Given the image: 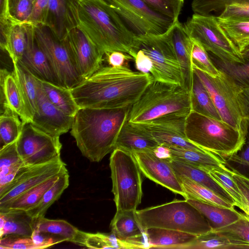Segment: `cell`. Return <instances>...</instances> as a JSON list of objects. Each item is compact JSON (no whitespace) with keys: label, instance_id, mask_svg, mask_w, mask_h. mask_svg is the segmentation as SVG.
Returning <instances> with one entry per match:
<instances>
[{"label":"cell","instance_id":"cell-24","mask_svg":"<svg viewBox=\"0 0 249 249\" xmlns=\"http://www.w3.org/2000/svg\"><path fill=\"white\" fill-rule=\"evenodd\" d=\"M160 144L138 123L127 120L123 125L115 143L114 149L131 154L154 151Z\"/></svg>","mask_w":249,"mask_h":249},{"label":"cell","instance_id":"cell-12","mask_svg":"<svg viewBox=\"0 0 249 249\" xmlns=\"http://www.w3.org/2000/svg\"><path fill=\"white\" fill-rule=\"evenodd\" d=\"M35 37L46 54L58 85L72 89L83 81L77 72L64 40L45 25L35 26Z\"/></svg>","mask_w":249,"mask_h":249},{"label":"cell","instance_id":"cell-38","mask_svg":"<svg viewBox=\"0 0 249 249\" xmlns=\"http://www.w3.org/2000/svg\"><path fill=\"white\" fill-rule=\"evenodd\" d=\"M178 177L186 194L185 199L194 198L224 208L234 207L232 204L221 197L209 188L191 180L185 176Z\"/></svg>","mask_w":249,"mask_h":249},{"label":"cell","instance_id":"cell-6","mask_svg":"<svg viewBox=\"0 0 249 249\" xmlns=\"http://www.w3.org/2000/svg\"><path fill=\"white\" fill-rule=\"evenodd\" d=\"M136 213L145 229L160 228L197 236L212 230L205 217L186 199L137 210Z\"/></svg>","mask_w":249,"mask_h":249},{"label":"cell","instance_id":"cell-41","mask_svg":"<svg viewBox=\"0 0 249 249\" xmlns=\"http://www.w3.org/2000/svg\"><path fill=\"white\" fill-rule=\"evenodd\" d=\"M19 116L6 107H2L0 116V147L16 142L23 127Z\"/></svg>","mask_w":249,"mask_h":249},{"label":"cell","instance_id":"cell-35","mask_svg":"<svg viewBox=\"0 0 249 249\" xmlns=\"http://www.w3.org/2000/svg\"><path fill=\"white\" fill-rule=\"evenodd\" d=\"M13 72L22 89L27 107L33 117L37 109L38 83L36 77L19 61L13 64Z\"/></svg>","mask_w":249,"mask_h":249},{"label":"cell","instance_id":"cell-9","mask_svg":"<svg viewBox=\"0 0 249 249\" xmlns=\"http://www.w3.org/2000/svg\"><path fill=\"white\" fill-rule=\"evenodd\" d=\"M183 26L192 39L199 43L221 62L233 64L246 63L242 53L226 34L216 18L194 13Z\"/></svg>","mask_w":249,"mask_h":249},{"label":"cell","instance_id":"cell-39","mask_svg":"<svg viewBox=\"0 0 249 249\" xmlns=\"http://www.w3.org/2000/svg\"><path fill=\"white\" fill-rule=\"evenodd\" d=\"M68 171L61 174L56 181L44 193L39 201L32 209L26 211L34 219L44 217L48 209L58 200L69 185Z\"/></svg>","mask_w":249,"mask_h":249},{"label":"cell","instance_id":"cell-32","mask_svg":"<svg viewBox=\"0 0 249 249\" xmlns=\"http://www.w3.org/2000/svg\"><path fill=\"white\" fill-rule=\"evenodd\" d=\"M188 249H249V243L229 233L212 230L197 236Z\"/></svg>","mask_w":249,"mask_h":249},{"label":"cell","instance_id":"cell-30","mask_svg":"<svg viewBox=\"0 0 249 249\" xmlns=\"http://www.w3.org/2000/svg\"><path fill=\"white\" fill-rule=\"evenodd\" d=\"M166 146L169 149L171 159L189 163L206 172L213 168L226 167L222 159L212 153L174 146Z\"/></svg>","mask_w":249,"mask_h":249},{"label":"cell","instance_id":"cell-54","mask_svg":"<svg viewBox=\"0 0 249 249\" xmlns=\"http://www.w3.org/2000/svg\"><path fill=\"white\" fill-rule=\"evenodd\" d=\"M106 60L109 66L117 67L124 65L125 61L133 60L132 56L121 51H112L105 53Z\"/></svg>","mask_w":249,"mask_h":249},{"label":"cell","instance_id":"cell-43","mask_svg":"<svg viewBox=\"0 0 249 249\" xmlns=\"http://www.w3.org/2000/svg\"><path fill=\"white\" fill-rule=\"evenodd\" d=\"M35 230L58 236L73 243L79 230L66 220L50 219L45 217L36 219Z\"/></svg>","mask_w":249,"mask_h":249},{"label":"cell","instance_id":"cell-1","mask_svg":"<svg viewBox=\"0 0 249 249\" xmlns=\"http://www.w3.org/2000/svg\"><path fill=\"white\" fill-rule=\"evenodd\" d=\"M153 80L126 65L102 66L71 90L79 108H121L134 104Z\"/></svg>","mask_w":249,"mask_h":249},{"label":"cell","instance_id":"cell-25","mask_svg":"<svg viewBox=\"0 0 249 249\" xmlns=\"http://www.w3.org/2000/svg\"><path fill=\"white\" fill-rule=\"evenodd\" d=\"M1 104L16 112L23 124L31 123L33 117L26 104L20 84L13 71L5 69L0 70Z\"/></svg>","mask_w":249,"mask_h":249},{"label":"cell","instance_id":"cell-50","mask_svg":"<svg viewBox=\"0 0 249 249\" xmlns=\"http://www.w3.org/2000/svg\"><path fill=\"white\" fill-rule=\"evenodd\" d=\"M0 249H36L39 247L31 237L7 235L0 238Z\"/></svg>","mask_w":249,"mask_h":249},{"label":"cell","instance_id":"cell-8","mask_svg":"<svg viewBox=\"0 0 249 249\" xmlns=\"http://www.w3.org/2000/svg\"><path fill=\"white\" fill-rule=\"evenodd\" d=\"M116 212L136 211L142 197L141 171L133 155L114 149L109 160Z\"/></svg>","mask_w":249,"mask_h":249},{"label":"cell","instance_id":"cell-22","mask_svg":"<svg viewBox=\"0 0 249 249\" xmlns=\"http://www.w3.org/2000/svg\"><path fill=\"white\" fill-rule=\"evenodd\" d=\"M181 71L182 86L191 91L194 71L191 62L193 40L186 33L183 24L178 20L169 29Z\"/></svg>","mask_w":249,"mask_h":249},{"label":"cell","instance_id":"cell-10","mask_svg":"<svg viewBox=\"0 0 249 249\" xmlns=\"http://www.w3.org/2000/svg\"><path fill=\"white\" fill-rule=\"evenodd\" d=\"M138 50H142L151 59L150 74L154 80L182 85L179 63L169 30L161 35L137 36Z\"/></svg>","mask_w":249,"mask_h":249},{"label":"cell","instance_id":"cell-52","mask_svg":"<svg viewBox=\"0 0 249 249\" xmlns=\"http://www.w3.org/2000/svg\"><path fill=\"white\" fill-rule=\"evenodd\" d=\"M49 0H34L30 23L34 26L45 25Z\"/></svg>","mask_w":249,"mask_h":249},{"label":"cell","instance_id":"cell-34","mask_svg":"<svg viewBox=\"0 0 249 249\" xmlns=\"http://www.w3.org/2000/svg\"><path fill=\"white\" fill-rule=\"evenodd\" d=\"M37 79L48 99L66 114L74 116L79 107L73 97L71 89L37 77Z\"/></svg>","mask_w":249,"mask_h":249},{"label":"cell","instance_id":"cell-57","mask_svg":"<svg viewBox=\"0 0 249 249\" xmlns=\"http://www.w3.org/2000/svg\"><path fill=\"white\" fill-rule=\"evenodd\" d=\"M241 210L243 212L242 213L243 215L249 221V206L246 205L242 208Z\"/></svg>","mask_w":249,"mask_h":249},{"label":"cell","instance_id":"cell-56","mask_svg":"<svg viewBox=\"0 0 249 249\" xmlns=\"http://www.w3.org/2000/svg\"><path fill=\"white\" fill-rule=\"evenodd\" d=\"M243 95L246 108L247 114L249 120V87L243 88Z\"/></svg>","mask_w":249,"mask_h":249},{"label":"cell","instance_id":"cell-7","mask_svg":"<svg viewBox=\"0 0 249 249\" xmlns=\"http://www.w3.org/2000/svg\"><path fill=\"white\" fill-rule=\"evenodd\" d=\"M193 71L208 91L222 120L248 133L249 120L243 95V88L220 70L212 77L194 68Z\"/></svg>","mask_w":249,"mask_h":249},{"label":"cell","instance_id":"cell-53","mask_svg":"<svg viewBox=\"0 0 249 249\" xmlns=\"http://www.w3.org/2000/svg\"><path fill=\"white\" fill-rule=\"evenodd\" d=\"M136 69L140 72L150 74L152 62L150 58L141 50H139L133 57Z\"/></svg>","mask_w":249,"mask_h":249},{"label":"cell","instance_id":"cell-23","mask_svg":"<svg viewBox=\"0 0 249 249\" xmlns=\"http://www.w3.org/2000/svg\"><path fill=\"white\" fill-rule=\"evenodd\" d=\"M19 62L37 78L58 85L46 54L36 42L35 26L30 23L26 49Z\"/></svg>","mask_w":249,"mask_h":249},{"label":"cell","instance_id":"cell-46","mask_svg":"<svg viewBox=\"0 0 249 249\" xmlns=\"http://www.w3.org/2000/svg\"><path fill=\"white\" fill-rule=\"evenodd\" d=\"M153 10L173 20H178L184 0H142Z\"/></svg>","mask_w":249,"mask_h":249},{"label":"cell","instance_id":"cell-45","mask_svg":"<svg viewBox=\"0 0 249 249\" xmlns=\"http://www.w3.org/2000/svg\"><path fill=\"white\" fill-rule=\"evenodd\" d=\"M191 54L192 66L207 74L215 77L219 75L220 70L216 68L209 57L207 51L198 42L193 40Z\"/></svg>","mask_w":249,"mask_h":249},{"label":"cell","instance_id":"cell-13","mask_svg":"<svg viewBox=\"0 0 249 249\" xmlns=\"http://www.w3.org/2000/svg\"><path fill=\"white\" fill-rule=\"evenodd\" d=\"M18 152L25 165L46 163L60 157L59 137L53 136L31 123L24 124L16 141Z\"/></svg>","mask_w":249,"mask_h":249},{"label":"cell","instance_id":"cell-15","mask_svg":"<svg viewBox=\"0 0 249 249\" xmlns=\"http://www.w3.org/2000/svg\"><path fill=\"white\" fill-rule=\"evenodd\" d=\"M63 40L83 80L102 67L105 53L78 27L72 29Z\"/></svg>","mask_w":249,"mask_h":249},{"label":"cell","instance_id":"cell-60","mask_svg":"<svg viewBox=\"0 0 249 249\" xmlns=\"http://www.w3.org/2000/svg\"></svg>","mask_w":249,"mask_h":249},{"label":"cell","instance_id":"cell-27","mask_svg":"<svg viewBox=\"0 0 249 249\" xmlns=\"http://www.w3.org/2000/svg\"><path fill=\"white\" fill-rule=\"evenodd\" d=\"M28 23L17 21L0 31L1 49L8 54L13 64L21 59L26 50Z\"/></svg>","mask_w":249,"mask_h":249},{"label":"cell","instance_id":"cell-55","mask_svg":"<svg viewBox=\"0 0 249 249\" xmlns=\"http://www.w3.org/2000/svg\"><path fill=\"white\" fill-rule=\"evenodd\" d=\"M229 174L236 183L246 205L249 206V187L242 180L238 174L228 169Z\"/></svg>","mask_w":249,"mask_h":249},{"label":"cell","instance_id":"cell-40","mask_svg":"<svg viewBox=\"0 0 249 249\" xmlns=\"http://www.w3.org/2000/svg\"><path fill=\"white\" fill-rule=\"evenodd\" d=\"M190 92L192 111L221 120L208 91L194 72Z\"/></svg>","mask_w":249,"mask_h":249},{"label":"cell","instance_id":"cell-17","mask_svg":"<svg viewBox=\"0 0 249 249\" xmlns=\"http://www.w3.org/2000/svg\"><path fill=\"white\" fill-rule=\"evenodd\" d=\"M132 154L141 172L146 177L186 198L179 179L171 164L170 159L160 157L153 151Z\"/></svg>","mask_w":249,"mask_h":249},{"label":"cell","instance_id":"cell-11","mask_svg":"<svg viewBox=\"0 0 249 249\" xmlns=\"http://www.w3.org/2000/svg\"><path fill=\"white\" fill-rule=\"evenodd\" d=\"M136 36L161 35L176 21L153 10L142 0H103ZM177 21V20H176Z\"/></svg>","mask_w":249,"mask_h":249},{"label":"cell","instance_id":"cell-3","mask_svg":"<svg viewBox=\"0 0 249 249\" xmlns=\"http://www.w3.org/2000/svg\"><path fill=\"white\" fill-rule=\"evenodd\" d=\"M76 16L77 27L104 53L121 51L133 57L138 51L137 36L104 0H77Z\"/></svg>","mask_w":249,"mask_h":249},{"label":"cell","instance_id":"cell-37","mask_svg":"<svg viewBox=\"0 0 249 249\" xmlns=\"http://www.w3.org/2000/svg\"><path fill=\"white\" fill-rule=\"evenodd\" d=\"M16 141L0 147V188L10 183L25 165L18 152Z\"/></svg>","mask_w":249,"mask_h":249},{"label":"cell","instance_id":"cell-16","mask_svg":"<svg viewBox=\"0 0 249 249\" xmlns=\"http://www.w3.org/2000/svg\"><path fill=\"white\" fill-rule=\"evenodd\" d=\"M187 116L171 114L138 124L150 134L160 144L207 152L186 138L185 124Z\"/></svg>","mask_w":249,"mask_h":249},{"label":"cell","instance_id":"cell-36","mask_svg":"<svg viewBox=\"0 0 249 249\" xmlns=\"http://www.w3.org/2000/svg\"><path fill=\"white\" fill-rule=\"evenodd\" d=\"M63 173L54 176L25 192L15 199L1 213L8 211L26 212L30 210L39 201L46 191L56 181Z\"/></svg>","mask_w":249,"mask_h":249},{"label":"cell","instance_id":"cell-44","mask_svg":"<svg viewBox=\"0 0 249 249\" xmlns=\"http://www.w3.org/2000/svg\"><path fill=\"white\" fill-rule=\"evenodd\" d=\"M207 172L230 195L235 203V206L240 209L246 205L236 183L226 167L213 168Z\"/></svg>","mask_w":249,"mask_h":249},{"label":"cell","instance_id":"cell-51","mask_svg":"<svg viewBox=\"0 0 249 249\" xmlns=\"http://www.w3.org/2000/svg\"><path fill=\"white\" fill-rule=\"evenodd\" d=\"M39 249H45L53 246L66 240L57 235L34 231L31 237Z\"/></svg>","mask_w":249,"mask_h":249},{"label":"cell","instance_id":"cell-14","mask_svg":"<svg viewBox=\"0 0 249 249\" xmlns=\"http://www.w3.org/2000/svg\"><path fill=\"white\" fill-rule=\"evenodd\" d=\"M67 171L66 164L60 157L46 163L22 166L10 183L0 188V212L25 192Z\"/></svg>","mask_w":249,"mask_h":249},{"label":"cell","instance_id":"cell-4","mask_svg":"<svg viewBox=\"0 0 249 249\" xmlns=\"http://www.w3.org/2000/svg\"><path fill=\"white\" fill-rule=\"evenodd\" d=\"M185 134L191 142L224 160L242 148L248 133L222 120L192 111L186 118Z\"/></svg>","mask_w":249,"mask_h":249},{"label":"cell","instance_id":"cell-5","mask_svg":"<svg viewBox=\"0 0 249 249\" xmlns=\"http://www.w3.org/2000/svg\"><path fill=\"white\" fill-rule=\"evenodd\" d=\"M192 111L191 92L180 84L153 80L130 107L127 121L142 123L171 114Z\"/></svg>","mask_w":249,"mask_h":249},{"label":"cell","instance_id":"cell-47","mask_svg":"<svg viewBox=\"0 0 249 249\" xmlns=\"http://www.w3.org/2000/svg\"><path fill=\"white\" fill-rule=\"evenodd\" d=\"M241 64L224 63L219 61L220 70L230 76L243 88L249 87V59Z\"/></svg>","mask_w":249,"mask_h":249},{"label":"cell","instance_id":"cell-2","mask_svg":"<svg viewBox=\"0 0 249 249\" xmlns=\"http://www.w3.org/2000/svg\"><path fill=\"white\" fill-rule=\"evenodd\" d=\"M130 107L79 108L74 116L71 134L84 157L90 161L99 162L114 150Z\"/></svg>","mask_w":249,"mask_h":249},{"label":"cell","instance_id":"cell-26","mask_svg":"<svg viewBox=\"0 0 249 249\" xmlns=\"http://www.w3.org/2000/svg\"><path fill=\"white\" fill-rule=\"evenodd\" d=\"M150 248L188 249L197 235L179 231L160 228L146 229Z\"/></svg>","mask_w":249,"mask_h":249},{"label":"cell","instance_id":"cell-29","mask_svg":"<svg viewBox=\"0 0 249 249\" xmlns=\"http://www.w3.org/2000/svg\"><path fill=\"white\" fill-rule=\"evenodd\" d=\"M170 161L177 176L183 175L187 177L191 180L211 190L235 206V203L232 198L206 171L177 160L170 159Z\"/></svg>","mask_w":249,"mask_h":249},{"label":"cell","instance_id":"cell-33","mask_svg":"<svg viewBox=\"0 0 249 249\" xmlns=\"http://www.w3.org/2000/svg\"><path fill=\"white\" fill-rule=\"evenodd\" d=\"M73 243L89 249H138L135 244L118 238L111 232L89 233L79 230Z\"/></svg>","mask_w":249,"mask_h":249},{"label":"cell","instance_id":"cell-28","mask_svg":"<svg viewBox=\"0 0 249 249\" xmlns=\"http://www.w3.org/2000/svg\"><path fill=\"white\" fill-rule=\"evenodd\" d=\"M36 219L26 212H0V237L7 235L31 237Z\"/></svg>","mask_w":249,"mask_h":249},{"label":"cell","instance_id":"cell-31","mask_svg":"<svg viewBox=\"0 0 249 249\" xmlns=\"http://www.w3.org/2000/svg\"><path fill=\"white\" fill-rule=\"evenodd\" d=\"M205 217L212 230H215L230 225L240 217V213L233 208H224L204 202L196 199H186Z\"/></svg>","mask_w":249,"mask_h":249},{"label":"cell","instance_id":"cell-19","mask_svg":"<svg viewBox=\"0 0 249 249\" xmlns=\"http://www.w3.org/2000/svg\"><path fill=\"white\" fill-rule=\"evenodd\" d=\"M77 0H49L45 25L61 41L72 29L77 27Z\"/></svg>","mask_w":249,"mask_h":249},{"label":"cell","instance_id":"cell-18","mask_svg":"<svg viewBox=\"0 0 249 249\" xmlns=\"http://www.w3.org/2000/svg\"><path fill=\"white\" fill-rule=\"evenodd\" d=\"M38 83L37 109L31 123L53 136L60 137L71 129L74 116L66 114L54 106L47 97L38 82Z\"/></svg>","mask_w":249,"mask_h":249},{"label":"cell","instance_id":"cell-42","mask_svg":"<svg viewBox=\"0 0 249 249\" xmlns=\"http://www.w3.org/2000/svg\"><path fill=\"white\" fill-rule=\"evenodd\" d=\"M217 20L241 53L249 47V18L217 19Z\"/></svg>","mask_w":249,"mask_h":249},{"label":"cell","instance_id":"cell-58","mask_svg":"<svg viewBox=\"0 0 249 249\" xmlns=\"http://www.w3.org/2000/svg\"><path fill=\"white\" fill-rule=\"evenodd\" d=\"M241 53L246 60L249 59V47L244 50Z\"/></svg>","mask_w":249,"mask_h":249},{"label":"cell","instance_id":"cell-59","mask_svg":"<svg viewBox=\"0 0 249 249\" xmlns=\"http://www.w3.org/2000/svg\"><path fill=\"white\" fill-rule=\"evenodd\" d=\"M239 176H240L241 178L242 179V180L245 182V183L249 187V178H245V177H244L241 175H239Z\"/></svg>","mask_w":249,"mask_h":249},{"label":"cell","instance_id":"cell-48","mask_svg":"<svg viewBox=\"0 0 249 249\" xmlns=\"http://www.w3.org/2000/svg\"><path fill=\"white\" fill-rule=\"evenodd\" d=\"M34 0H9V8L11 15L17 20L30 23Z\"/></svg>","mask_w":249,"mask_h":249},{"label":"cell","instance_id":"cell-21","mask_svg":"<svg viewBox=\"0 0 249 249\" xmlns=\"http://www.w3.org/2000/svg\"><path fill=\"white\" fill-rule=\"evenodd\" d=\"M136 211L116 212L110 224L111 232L118 238L135 244L139 249H149L146 229Z\"/></svg>","mask_w":249,"mask_h":249},{"label":"cell","instance_id":"cell-49","mask_svg":"<svg viewBox=\"0 0 249 249\" xmlns=\"http://www.w3.org/2000/svg\"><path fill=\"white\" fill-rule=\"evenodd\" d=\"M240 217L234 223L215 231L229 233L237 238L249 243V221L240 212Z\"/></svg>","mask_w":249,"mask_h":249},{"label":"cell","instance_id":"cell-20","mask_svg":"<svg viewBox=\"0 0 249 249\" xmlns=\"http://www.w3.org/2000/svg\"><path fill=\"white\" fill-rule=\"evenodd\" d=\"M191 7L194 13L217 19L249 18V0H193Z\"/></svg>","mask_w":249,"mask_h":249}]
</instances>
